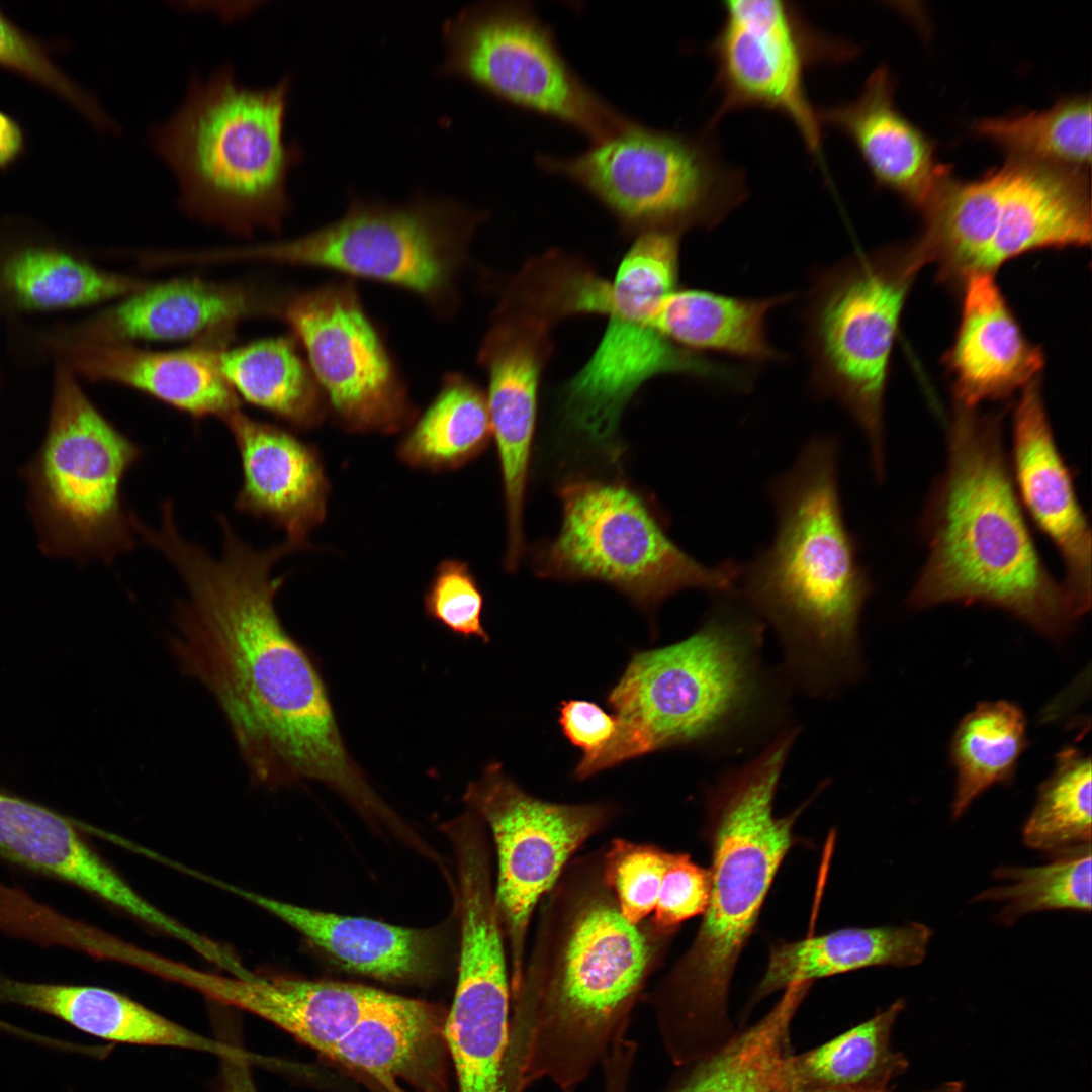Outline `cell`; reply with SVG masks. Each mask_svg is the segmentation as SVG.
<instances>
[{
  "label": "cell",
  "mask_w": 1092,
  "mask_h": 1092,
  "mask_svg": "<svg viewBox=\"0 0 1092 1092\" xmlns=\"http://www.w3.org/2000/svg\"><path fill=\"white\" fill-rule=\"evenodd\" d=\"M551 324L500 298L479 363L488 375L487 406L498 450L508 518L507 566L523 551L522 518L535 431L538 390L552 349Z\"/></svg>",
  "instance_id": "obj_19"
},
{
  "label": "cell",
  "mask_w": 1092,
  "mask_h": 1092,
  "mask_svg": "<svg viewBox=\"0 0 1092 1092\" xmlns=\"http://www.w3.org/2000/svg\"><path fill=\"white\" fill-rule=\"evenodd\" d=\"M169 981L252 1013L327 1056L370 1011L393 994L368 986L270 977L245 970L226 976L172 961Z\"/></svg>",
  "instance_id": "obj_22"
},
{
  "label": "cell",
  "mask_w": 1092,
  "mask_h": 1092,
  "mask_svg": "<svg viewBox=\"0 0 1092 1092\" xmlns=\"http://www.w3.org/2000/svg\"><path fill=\"white\" fill-rule=\"evenodd\" d=\"M210 882L276 916L348 970L382 980H403L422 976L433 967L436 937L429 930L324 912L217 880Z\"/></svg>",
  "instance_id": "obj_29"
},
{
  "label": "cell",
  "mask_w": 1092,
  "mask_h": 1092,
  "mask_svg": "<svg viewBox=\"0 0 1092 1092\" xmlns=\"http://www.w3.org/2000/svg\"><path fill=\"white\" fill-rule=\"evenodd\" d=\"M289 84L284 77L248 87L232 65L192 76L177 109L150 131L185 212L242 236L281 226L290 208L287 173L301 155L284 136Z\"/></svg>",
  "instance_id": "obj_7"
},
{
  "label": "cell",
  "mask_w": 1092,
  "mask_h": 1092,
  "mask_svg": "<svg viewBox=\"0 0 1092 1092\" xmlns=\"http://www.w3.org/2000/svg\"><path fill=\"white\" fill-rule=\"evenodd\" d=\"M812 984L793 983L761 1018L711 1054L679 1066L664 1092H788L794 1017Z\"/></svg>",
  "instance_id": "obj_33"
},
{
  "label": "cell",
  "mask_w": 1092,
  "mask_h": 1092,
  "mask_svg": "<svg viewBox=\"0 0 1092 1092\" xmlns=\"http://www.w3.org/2000/svg\"><path fill=\"white\" fill-rule=\"evenodd\" d=\"M491 434L486 395L468 378L451 374L403 441L400 454L413 465L457 466L482 451Z\"/></svg>",
  "instance_id": "obj_40"
},
{
  "label": "cell",
  "mask_w": 1092,
  "mask_h": 1092,
  "mask_svg": "<svg viewBox=\"0 0 1092 1092\" xmlns=\"http://www.w3.org/2000/svg\"><path fill=\"white\" fill-rule=\"evenodd\" d=\"M792 294L741 298L700 289H674L659 301L653 323L672 343L698 353L722 352L755 362L784 359L769 342L766 320Z\"/></svg>",
  "instance_id": "obj_34"
},
{
  "label": "cell",
  "mask_w": 1092,
  "mask_h": 1092,
  "mask_svg": "<svg viewBox=\"0 0 1092 1092\" xmlns=\"http://www.w3.org/2000/svg\"><path fill=\"white\" fill-rule=\"evenodd\" d=\"M444 1021L434 1006L394 995L366 1014L336 1045L332 1058L360 1070L389 1092L404 1082L440 1091Z\"/></svg>",
  "instance_id": "obj_30"
},
{
  "label": "cell",
  "mask_w": 1092,
  "mask_h": 1092,
  "mask_svg": "<svg viewBox=\"0 0 1092 1092\" xmlns=\"http://www.w3.org/2000/svg\"><path fill=\"white\" fill-rule=\"evenodd\" d=\"M710 891L709 869L693 861L688 853L673 852L650 919L664 930L678 932L685 921L705 912Z\"/></svg>",
  "instance_id": "obj_46"
},
{
  "label": "cell",
  "mask_w": 1092,
  "mask_h": 1092,
  "mask_svg": "<svg viewBox=\"0 0 1092 1092\" xmlns=\"http://www.w3.org/2000/svg\"><path fill=\"white\" fill-rule=\"evenodd\" d=\"M237 445V511L285 530L299 548L325 514L327 484L314 451L289 432L240 412L222 420Z\"/></svg>",
  "instance_id": "obj_26"
},
{
  "label": "cell",
  "mask_w": 1092,
  "mask_h": 1092,
  "mask_svg": "<svg viewBox=\"0 0 1092 1092\" xmlns=\"http://www.w3.org/2000/svg\"><path fill=\"white\" fill-rule=\"evenodd\" d=\"M485 214L447 199L390 205L353 201L338 220L307 235L210 250L211 264L264 261L336 270L411 291L450 313L470 238Z\"/></svg>",
  "instance_id": "obj_11"
},
{
  "label": "cell",
  "mask_w": 1092,
  "mask_h": 1092,
  "mask_svg": "<svg viewBox=\"0 0 1092 1092\" xmlns=\"http://www.w3.org/2000/svg\"><path fill=\"white\" fill-rule=\"evenodd\" d=\"M1028 744L1026 718L1007 701L979 704L958 724L949 747L956 770L951 818L992 786L1010 785Z\"/></svg>",
  "instance_id": "obj_38"
},
{
  "label": "cell",
  "mask_w": 1092,
  "mask_h": 1092,
  "mask_svg": "<svg viewBox=\"0 0 1092 1092\" xmlns=\"http://www.w3.org/2000/svg\"><path fill=\"white\" fill-rule=\"evenodd\" d=\"M905 1008L897 999L886 1009L832 1039L800 1054H790L786 1074L798 1088L884 1089L903 1076L907 1057L893 1050L894 1024Z\"/></svg>",
  "instance_id": "obj_36"
},
{
  "label": "cell",
  "mask_w": 1092,
  "mask_h": 1092,
  "mask_svg": "<svg viewBox=\"0 0 1092 1092\" xmlns=\"http://www.w3.org/2000/svg\"><path fill=\"white\" fill-rule=\"evenodd\" d=\"M460 960L443 1035L458 1092H503L511 1010L510 969L492 890L459 892Z\"/></svg>",
  "instance_id": "obj_18"
},
{
  "label": "cell",
  "mask_w": 1092,
  "mask_h": 1092,
  "mask_svg": "<svg viewBox=\"0 0 1092 1092\" xmlns=\"http://www.w3.org/2000/svg\"><path fill=\"white\" fill-rule=\"evenodd\" d=\"M532 945L511 990L503 1092L548 1081L574 1092L627 1033L676 932L621 914L604 846L574 856L539 904Z\"/></svg>",
  "instance_id": "obj_2"
},
{
  "label": "cell",
  "mask_w": 1092,
  "mask_h": 1092,
  "mask_svg": "<svg viewBox=\"0 0 1092 1092\" xmlns=\"http://www.w3.org/2000/svg\"><path fill=\"white\" fill-rule=\"evenodd\" d=\"M143 454L90 401L71 368L59 366L44 439L23 470L42 552L109 563L132 550L122 482Z\"/></svg>",
  "instance_id": "obj_9"
},
{
  "label": "cell",
  "mask_w": 1092,
  "mask_h": 1092,
  "mask_svg": "<svg viewBox=\"0 0 1092 1092\" xmlns=\"http://www.w3.org/2000/svg\"><path fill=\"white\" fill-rule=\"evenodd\" d=\"M217 520L219 557L184 538L171 510L141 531L186 587L173 639L180 665L215 699L257 782H322L364 814L379 813L384 802L346 748L320 671L276 612L284 577L273 567L298 547L287 540L256 549L226 517Z\"/></svg>",
  "instance_id": "obj_1"
},
{
  "label": "cell",
  "mask_w": 1092,
  "mask_h": 1092,
  "mask_svg": "<svg viewBox=\"0 0 1092 1092\" xmlns=\"http://www.w3.org/2000/svg\"><path fill=\"white\" fill-rule=\"evenodd\" d=\"M994 273L978 272L962 284L954 341L944 357L954 404L976 408L1002 400L1038 378L1044 356L1023 334Z\"/></svg>",
  "instance_id": "obj_24"
},
{
  "label": "cell",
  "mask_w": 1092,
  "mask_h": 1092,
  "mask_svg": "<svg viewBox=\"0 0 1092 1092\" xmlns=\"http://www.w3.org/2000/svg\"><path fill=\"white\" fill-rule=\"evenodd\" d=\"M788 1092H892L890 1088L884 1089H827V1088H798ZM923 1092H965V1085L961 1081H947L936 1087Z\"/></svg>",
  "instance_id": "obj_51"
},
{
  "label": "cell",
  "mask_w": 1092,
  "mask_h": 1092,
  "mask_svg": "<svg viewBox=\"0 0 1092 1092\" xmlns=\"http://www.w3.org/2000/svg\"><path fill=\"white\" fill-rule=\"evenodd\" d=\"M932 930L922 923L901 926L848 927L798 941L770 946L765 972L749 1006L796 982L869 967H912L924 960Z\"/></svg>",
  "instance_id": "obj_32"
},
{
  "label": "cell",
  "mask_w": 1092,
  "mask_h": 1092,
  "mask_svg": "<svg viewBox=\"0 0 1092 1092\" xmlns=\"http://www.w3.org/2000/svg\"><path fill=\"white\" fill-rule=\"evenodd\" d=\"M427 615L463 638L476 637L487 643L482 626L483 596L468 566L446 560L438 568L424 599Z\"/></svg>",
  "instance_id": "obj_45"
},
{
  "label": "cell",
  "mask_w": 1092,
  "mask_h": 1092,
  "mask_svg": "<svg viewBox=\"0 0 1092 1092\" xmlns=\"http://www.w3.org/2000/svg\"><path fill=\"white\" fill-rule=\"evenodd\" d=\"M0 67L49 90L101 129L114 121L98 101L71 79L52 59L48 48L23 31L0 8Z\"/></svg>",
  "instance_id": "obj_44"
},
{
  "label": "cell",
  "mask_w": 1092,
  "mask_h": 1092,
  "mask_svg": "<svg viewBox=\"0 0 1092 1092\" xmlns=\"http://www.w3.org/2000/svg\"><path fill=\"white\" fill-rule=\"evenodd\" d=\"M293 340L276 337L226 347L219 353V365L238 397L306 428L323 416V391Z\"/></svg>",
  "instance_id": "obj_37"
},
{
  "label": "cell",
  "mask_w": 1092,
  "mask_h": 1092,
  "mask_svg": "<svg viewBox=\"0 0 1092 1092\" xmlns=\"http://www.w3.org/2000/svg\"><path fill=\"white\" fill-rule=\"evenodd\" d=\"M561 499L562 524L544 555V573L604 581L644 606L686 588L719 595L736 589L740 565L696 560L627 486L579 480L562 488Z\"/></svg>",
  "instance_id": "obj_12"
},
{
  "label": "cell",
  "mask_w": 1092,
  "mask_h": 1092,
  "mask_svg": "<svg viewBox=\"0 0 1092 1092\" xmlns=\"http://www.w3.org/2000/svg\"><path fill=\"white\" fill-rule=\"evenodd\" d=\"M250 1067L244 1061H221V1092H258Z\"/></svg>",
  "instance_id": "obj_49"
},
{
  "label": "cell",
  "mask_w": 1092,
  "mask_h": 1092,
  "mask_svg": "<svg viewBox=\"0 0 1092 1092\" xmlns=\"http://www.w3.org/2000/svg\"><path fill=\"white\" fill-rule=\"evenodd\" d=\"M61 348L75 374L133 388L194 419L223 420L240 410V398L219 365V353L226 347L193 344L181 350L151 351L131 344H80Z\"/></svg>",
  "instance_id": "obj_27"
},
{
  "label": "cell",
  "mask_w": 1092,
  "mask_h": 1092,
  "mask_svg": "<svg viewBox=\"0 0 1092 1092\" xmlns=\"http://www.w3.org/2000/svg\"><path fill=\"white\" fill-rule=\"evenodd\" d=\"M673 852L651 843L614 838L604 845V873L623 917L632 924L650 918Z\"/></svg>",
  "instance_id": "obj_43"
},
{
  "label": "cell",
  "mask_w": 1092,
  "mask_h": 1092,
  "mask_svg": "<svg viewBox=\"0 0 1092 1092\" xmlns=\"http://www.w3.org/2000/svg\"><path fill=\"white\" fill-rule=\"evenodd\" d=\"M997 171L995 233L980 272L1030 251L1090 245L1089 171L1011 158Z\"/></svg>",
  "instance_id": "obj_23"
},
{
  "label": "cell",
  "mask_w": 1092,
  "mask_h": 1092,
  "mask_svg": "<svg viewBox=\"0 0 1092 1092\" xmlns=\"http://www.w3.org/2000/svg\"><path fill=\"white\" fill-rule=\"evenodd\" d=\"M923 266L912 244L854 254L816 272L803 311L810 390L817 398L835 400L856 422L880 481L891 354L907 295Z\"/></svg>",
  "instance_id": "obj_8"
},
{
  "label": "cell",
  "mask_w": 1092,
  "mask_h": 1092,
  "mask_svg": "<svg viewBox=\"0 0 1092 1092\" xmlns=\"http://www.w3.org/2000/svg\"><path fill=\"white\" fill-rule=\"evenodd\" d=\"M281 291L197 277L147 284L78 325L61 346L193 340L228 347L237 325L275 316Z\"/></svg>",
  "instance_id": "obj_20"
},
{
  "label": "cell",
  "mask_w": 1092,
  "mask_h": 1092,
  "mask_svg": "<svg viewBox=\"0 0 1092 1092\" xmlns=\"http://www.w3.org/2000/svg\"><path fill=\"white\" fill-rule=\"evenodd\" d=\"M1091 844L1053 854L1038 867H999L993 877L1008 881L973 901L1002 902L997 920L1010 926L1026 914L1046 910L1091 911Z\"/></svg>",
  "instance_id": "obj_41"
},
{
  "label": "cell",
  "mask_w": 1092,
  "mask_h": 1092,
  "mask_svg": "<svg viewBox=\"0 0 1092 1092\" xmlns=\"http://www.w3.org/2000/svg\"><path fill=\"white\" fill-rule=\"evenodd\" d=\"M723 11L708 47L721 97L708 126L735 110H769L790 121L808 153L820 158L824 126L809 98L807 75L818 66L851 61L858 48L819 31L790 2L731 0Z\"/></svg>",
  "instance_id": "obj_15"
},
{
  "label": "cell",
  "mask_w": 1092,
  "mask_h": 1092,
  "mask_svg": "<svg viewBox=\"0 0 1092 1092\" xmlns=\"http://www.w3.org/2000/svg\"><path fill=\"white\" fill-rule=\"evenodd\" d=\"M24 135L18 123L0 111V170L7 168L22 153Z\"/></svg>",
  "instance_id": "obj_48"
},
{
  "label": "cell",
  "mask_w": 1092,
  "mask_h": 1092,
  "mask_svg": "<svg viewBox=\"0 0 1092 1092\" xmlns=\"http://www.w3.org/2000/svg\"><path fill=\"white\" fill-rule=\"evenodd\" d=\"M603 1092H631L633 1065L625 1059H612L603 1067Z\"/></svg>",
  "instance_id": "obj_50"
},
{
  "label": "cell",
  "mask_w": 1092,
  "mask_h": 1092,
  "mask_svg": "<svg viewBox=\"0 0 1092 1092\" xmlns=\"http://www.w3.org/2000/svg\"><path fill=\"white\" fill-rule=\"evenodd\" d=\"M770 495L775 538L740 566L735 592L776 631L791 678L832 695L859 675V619L872 592L843 516L836 440L811 438Z\"/></svg>",
  "instance_id": "obj_4"
},
{
  "label": "cell",
  "mask_w": 1092,
  "mask_h": 1092,
  "mask_svg": "<svg viewBox=\"0 0 1092 1092\" xmlns=\"http://www.w3.org/2000/svg\"><path fill=\"white\" fill-rule=\"evenodd\" d=\"M667 294L654 277L618 269L610 281L602 314L605 333L584 366L566 383L561 402L567 429L592 445L617 449L621 415L648 380L679 374L745 386V371L711 361L665 338L654 326L658 302Z\"/></svg>",
  "instance_id": "obj_16"
},
{
  "label": "cell",
  "mask_w": 1092,
  "mask_h": 1092,
  "mask_svg": "<svg viewBox=\"0 0 1092 1092\" xmlns=\"http://www.w3.org/2000/svg\"><path fill=\"white\" fill-rule=\"evenodd\" d=\"M1091 778L1090 755L1073 746L1057 754L1022 828L1027 847L1053 855L1091 844Z\"/></svg>",
  "instance_id": "obj_42"
},
{
  "label": "cell",
  "mask_w": 1092,
  "mask_h": 1092,
  "mask_svg": "<svg viewBox=\"0 0 1092 1092\" xmlns=\"http://www.w3.org/2000/svg\"><path fill=\"white\" fill-rule=\"evenodd\" d=\"M894 94L892 74L879 66L855 99L819 108L820 118L849 139L877 186L922 211L950 170L938 163L932 140L898 109Z\"/></svg>",
  "instance_id": "obj_25"
},
{
  "label": "cell",
  "mask_w": 1092,
  "mask_h": 1092,
  "mask_svg": "<svg viewBox=\"0 0 1092 1092\" xmlns=\"http://www.w3.org/2000/svg\"><path fill=\"white\" fill-rule=\"evenodd\" d=\"M1013 413L1009 463L1014 486L1024 513L1060 554L1062 583L1078 619L1091 606V528L1057 445L1038 378L1022 390Z\"/></svg>",
  "instance_id": "obj_21"
},
{
  "label": "cell",
  "mask_w": 1092,
  "mask_h": 1092,
  "mask_svg": "<svg viewBox=\"0 0 1092 1092\" xmlns=\"http://www.w3.org/2000/svg\"><path fill=\"white\" fill-rule=\"evenodd\" d=\"M559 725L563 735L590 756L605 748L617 731L615 715L587 700H567L559 706Z\"/></svg>",
  "instance_id": "obj_47"
},
{
  "label": "cell",
  "mask_w": 1092,
  "mask_h": 1092,
  "mask_svg": "<svg viewBox=\"0 0 1092 1092\" xmlns=\"http://www.w3.org/2000/svg\"><path fill=\"white\" fill-rule=\"evenodd\" d=\"M1002 414L954 404L947 460L926 503V561L909 594L912 609L980 603L1060 639L1077 620L1048 570L1017 495Z\"/></svg>",
  "instance_id": "obj_5"
},
{
  "label": "cell",
  "mask_w": 1092,
  "mask_h": 1092,
  "mask_svg": "<svg viewBox=\"0 0 1092 1092\" xmlns=\"http://www.w3.org/2000/svg\"><path fill=\"white\" fill-rule=\"evenodd\" d=\"M721 596L692 635L632 655L606 698L615 736L580 757L575 779L659 750L719 742L756 719L767 688L764 623L736 593Z\"/></svg>",
  "instance_id": "obj_6"
},
{
  "label": "cell",
  "mask_w": 1092,
  "mask_h": 1092,
  "mask_svg": "<svg viewBox=\"0 0 1092 1092\" xmlns=\"http://www.w3.org/2000/svg\"><path fill=\"white\" fill-rule=\"evenodd\" d=\"M1091 106L1089 95L1065 97L1040 112L981 119L973 130L1008 158L1089 171Z\"/></svg>",
  "instance_id": "obj_39"
},
{
  "label": "cell",
  "mask_w": 1092,
  "mask_h": 1092,
  "mask_svg": "<svg viewBox=\"0 0 1092 1092\" xmlns=\"http://www.w3.org/2000/svg\"><path fill=\"white\" fill-rule=\"evenodd\" d=\"M443 32L442 68L505 102L569 126L592 143L634 122L574 71L531 2L468 5L446 21Z\"/></svg>",
  "instance_id": "obj_13"
},
{
  "label": "cell",
  "mask_w": 1092,
  "mask_h": 1092,
  "mask_svg": "<svg viewBox=\"0 0 1092 1092\" xmlns=\"http://www.w3.org/2000/svg\"><path fill=\"white\" fill-rule=\"evenodd\" d=\"M0 1004L19 1005L61 1019L95 1037L127 1044L207 1053L252 1065L262 1057L198 1034L115 991L68 984L35 983L0 974Z\"/></svg>",
  "instance_id": "obj_28"
},
{
  "label": "cell",
  "mask_w": 1092,
  "mask_h": 1092,
  "mask_svg": "<svg viewBox=\"0 0 1092 1092\" xmlns=\"http://www.w3.org/2000/svg\"><path fill=\"white\" fill-rule=\"evenodd\" d=\"M536 164L582 188L638 234L711 230L748 195L744 171L724 160L709 126L684 133L634 121L581 153L540 154Z\"/></svg>",
  "instance_id": "obj_10"
},
{
  "label": "cell",
  "mask_w": 1092,
  "mask_h": 1092,
  "mask_svg": "<svg viewBox=\"0 0 1092 1092\" xmlns=\"http://www.w3.org/2000/svg\"><path fill=\"white\" fill-rule=\"evenodd\" d=\"M276 317L304 348L316 382L345 424L391 431L410 418L403 381L354 284L283 291Z\"/></svg>",
  "instance_id": "obj_17"
},
{
  "label": "cell",
  "mask_w": 1092,
  "mask_h": 1092,
  "mask_svg": "<svg viewBox=\"0 0 1092 1092\" xmlns=\"http://www.w3.org/2000/svg\"><path fill=\"white\" fill-rule=\"evenodd\" d=\"M147 284L53 247H26L0 260V295L23 310L93 305L121 299Z\"/></svg>",
  "instance_id": "obj_35"
},
{
  "label": "cell",
  "mask_w": 1092,
  "mask_h": 1092,
  "mask_svg": "<svg viewBox=\"0 0 1092 1092\" xmlns=\"http://www.w3.org/2000/svg\"><path fill=\"white\" fill-rule=\"evenodd\" d=\"M0 855L118 908L134 897V890L83 838L80 822L1 791Z\"/></svg>",
  "instance_id": "obj_31"
},
{
  "label": "cell",
  "mask_w": 1092,
  "mask_h": 1092,
  "mask_svg": "<svg viewBox=\"0 0 1092 1092\" xmlns=\"http://www.w3.org/2000/svg\"><path fill=\"white\" fill-rule=\"evenodd\" d=\"M796 735L794 729L781 732L706 793L709 903L688 949L642 999L652 1009L660 1040L675 1066L718 1050L737 1030L729 1015L732 977L795 843L794 825L809 804L782 817L774 813Z\"/></svg>",
  "instance_id": "obj_3"
},
{
  "label": "cell",
  "mask_w": 1092,
  "mask_h": 1092,
  "mask_svg": "<svg viewBox=\"0 0 1092 1092\" xmlns=\"http://www.w3.org/2000/svg\"><path fill=\"white\" fill-rule=\"evenodd\" d=\"M464 800L494 843V899L512 990L521 977L535 909L577 850L606 829L620 808L606 801L565 804L540 799L521 788L497 762L468 785Z\"/></svg>",
  "instance_id": "obj_14"
}]
</instances>
